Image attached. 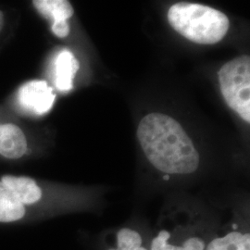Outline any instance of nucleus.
I'll return each instance as SVG.
<instances>
[{
  "label": "nucleus",
  "mask_w": 250,
  "mask_h": 250,
  "mask_svg": "<svg viewBox=\"0 0 250 250\" xmlns=\"http://www.w3.org/2000/svg\"><path fill=\"white\" fill-rule=\"evenodd\" d=\"M136 134L145 156L157 170L166 174H191L197 170L199 153L172 117L149 113L140 121Z\"/></svg>",
  "instance_id": "1"
},
{
  "label": "nucleus",
  "mask_w": 250,
  "mask_h": 250,
  "mask_svg": "<svg viewBox=\"0 0 250 250\" xmlns=\"http://www.w3.org/2000/svg\"><path fill=\"white\" fill-rule=\"evenodd\" d=\"M167 16L174 31L199 45L220 42L230 28V21L222 11L197 3L173 4Z\"/></svg>",
  "instance_id": "2"
},
{
  "label": "nucleus",
  "mask_w": 250,
  "mask_h": 250,
  "mask_svg": "<svg viewBox=\"0 0 250 250\" xmlns=\"http://www.w3.org/2000/svg\"><path fill=\"white\" fill-rule=\"evenodd\" d=\"M43 190L36 180L27 176L4 175L0 179V224L23 222L29 208L43 198Z\"/></svg>",
  "instance_id": "3"
},
{
  "label": "nucleus",
  "mask_w": 250,
  "mask_h": 250,
  "mask_svg": "<svg viewBox=\"0 0 250 250\" xmlns=\"http://www.w3.org/2000/svg\"><path fill=\"white\" fill-rule=\"evenodd\" d=\"M222 95L228 107L250 123V58L242 55L225 63L218 72Z\"/></svg>",
  "instance_id": "4"
},
{
  "label": "nucleus",
  "mask_w": 250,
  "mask_h": 250,
  "mask_svg": "<svg viewBox=\"0 0 250 250\" xmlns=\"http://www.w3.org/2000/svg\"><path fill=\"white\" fill-rule=\"evenodd\" d=\"M56 99L53 88L43 80H32L23 83L18 90L19 107L25 113L42 116L52 107Z\"/></svg>",
  "instance_id": "5"
},
{
  "label": "nucleus",
  "mask_w": 250,
  "mask_h": 250,
  "mask_svg": "<svg viewBox=\"0 0 250 250\" xmlns=\"http://www.w3.org/2000/svg\"><path fill=\"white\" fill-rule=\"evenodd\" d=\"M33 5L44 18L52 21L51 31L60 38L70 34L68 20L74 14L72 4L67 0H35Z\"/></svg>",
  "instance_id": "6"
},
{
  "label": "nucleus",
  "mask_w": 250,
  "mask_h": 250,
  "mask_svg": "<svg viewBox=\"0 0 250 250\" xmlns=\"http://www.w3.org/2000/svg\"><path fill=\"white\" fill-rule=\"evenodd\" d=\"M26 151V137L22 130L13 124L0 125V155L9 160H18Z\"/></svg>",
  "instance_id": "7"
},
{
  "label": "nucleus",
  "mask_w": 250,
  "mask_h": 250,
  "mask_svg": "<svg viewBox=\"0 0 250 250\" xmlns=\"http://www.w3.org/2000/svg\"><path fill=\"white\" fill-rule=\"evenodd\" d=\"M80 63L75 56L67 49L57 55L54 62V76L56 87L62 92L73 88V79L79 71Z\"/></svg>",
  "instance_id": "8"
},
{
  "label": "nucleus",
  "mask_w": 250,
  "mask_h": 250,
  "mask_svg": "<svg viewBox=\"0 0 250 250\" xmlns=\"http://www.w3.org/2000/svg\"><path fill=\"white\" fill-rule=\"evenodd\" d=\"M205 250H250L249 232H229L222 237H216L209 242Z\"/></svg>",
  "instance_id": "9"
},
{
  "label": "nucleus",
  "mask_w": 250,
  "mask_h": 250,
  "mask_svg": "<svg viewBox=\"0 0 250 250\" xmlns=\"http://www.w3.org/2000/svg\"><path fill=\"white\" fill-rule=\"evenodd\" d=\"M170 238V232L161 230L152 240L150 250H205L206 249L205 241L197 236L189 237L182 246L170 245L168 243Z\"/></svg>",
  "instance_id": "10"
},
{
  "label": "nucleus",
  "mask_w": 250,
  "mask_h": 250,
  "mask_svg": "<svg viewBox=\"0 0 250 250\" xmlns=\"http://www.w3.org/2000/svg\"><path fill=\"white\" fill-rule=\"evenodd\" d=\"M141 234L133 229L123 228L117 233V248L108 250H147L142 247Z\"/></svg>",
  "instance_id": "11"
},
{
  "label": "nucleus",
  "mask_w": 250,
  "mask_h": 250,
  "mask_svg": "<svg viewBox=\"0 0 250 250\" xmlns=\"http://www.w3.org/2000/svg\"><path fill=\"white\" fill-rule=\"evenodd\" d=\"M3 25H4V15H3L2 11L0 10V32H1L2 28H3Z\"/></svg>",
  "instance_id": "12"
}]
</instances>
